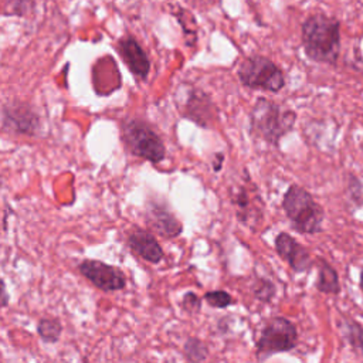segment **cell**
<instances>
[{
	"mask_svg": "<svg viewBox=\"0 0 363 363\" xmlns=\"http://www.w3.org/2000/svg\"><path fill=\"white\" fill-rule=\"evenodd\" d=\"M223 162H224V155H223V153H217V155L214 156V160H213V169H214V172H218V170L221 169Z\"/></svg>",
	"mask_w": 363,
	"mask_h": 363,
	"instance_id": "23",
	"label": "cell"
},
{
	"mask_svg": "<svg viewBox=\"0 0 363 363\" xmlns=\"http://www.w3.org/2000/svg\"><path fill=\"white\" fill-rule=\"evenodd\" d=\"M277 254L291 267V269L296 274L308 272L313 267V259L309 251L299 244L291 234L279 233L274 241Z\"/></svg>",
	"mask_w": 363,
	"mask_h": 363,
	"instance_id": "10",
	"label": "cell"
},
{
	"mask_svg": "<svg viewBox=\"0 0 363 363\" xmlns=\"http://www.w3.org/2000/svg\"><path fill=\"white\" fill-rule=\"evenodd\" d=\"M339 328L347 345L356 353L363 356V325L349 316H343L339 323Z\"/></svg>",
	"mask_w": 363,
	"mask_h": 363,
	"instance_id": "16",
	"label": "cell"
},
{
	"mask_svg": "<svg viewBox=\"0 0 363 363\" xmlns=\"http://www.w3.org/2000/svg\"><path fill=\"white\" fill-rule=\"evenodd\" d=\"M122 140L125 147L136 157L152 163H159L166 156V147L159 133L145 121L129 118L123 121Z\"/></svg>",
	"mask_w": 363,
	"mask_h": 363,
	"instance_id": "4",
	"label": "cell"
},
{
	"mask_svg": "<svg viewBox=\"0 0 363 363\" xmlns=\"http://www.w3.org/2000/svg\"><path fill=\"white\" fill-rule=\"evenodd\" d=\"M37 333L45 343H57L62 333V325L60 319L54 316L41 318L37 323Z\"/></svg>",
	"mask_w": 363,
	"mask_h": 363,
	"instance_id": "17",
	"label": "cell"
},
{
	"mask_svg": "<svg viewBox=\"0 0 363 363\" xmlns=\"http://www.w3.org/2000/svg\"><path fill=\"white\" fill-rule=\"evenodd\" d=\"M316 268H318V278H316V289L322 294L328 295H337L340 292V281L337 271L323 258H316Z\"/></svg>",
	"mask_w": 363,
	"mask_h": 363,
	"instance_id": "15",
	"label": "cell"
},
{
	"mask_svg": "<svg viewBox=\"0 0 363 363\" xmlns=\"http://www.w3.org/2000/svg\"><path fill=\"white\" fill-rule=\"evenodd\" d=\"M182 309L186 311L190 315L200 312V309H201V298L196 292H191V291L186 292L183 295V298H182Z\"/></svg>",
	"mask_w": 363,
	"mask_h": 363,
	"instance_id": "22",
	"label": "cell"
},
{
	"mask_svg": "<svg viewBox=\"0 0 363 363\" xmlns=\"http://www.w3.org/2000/svg\"><path fill=\"white\" fill-rule=\"evenodd\" d=\"M34 7V0H7L4 4V16L23 17L28 14Z\"/></svg>",
	"mask_w": 363,
	"mask_h": 363,
	"instance_id": "21",
	"label": "cell"
},
{
	"mask_svg": "<svg viewBox=\"0 0 363 363\" xmlns=\"http://www.w3.org/2000/svg\"><path fill=\"white\" fill-rule=\"evenodd\" d=\"M9 303V295H7V291H6V282L3 281L1 282V306L6 308Z\"/></svg>",
	"mask_w": 363,
	"mask_h": 363,
	"instance_id": "24",
	"label": "cell"
},
{
	"mask_svg": "<svg viewBox=\"0 0 363 363\" xmlns=\"http://www.w3.org/2000/svg\"><path fill=\"white\" fill-rule=\"evenodd\" d=\"M296 113L275 101L258 98L250 112V133L268 145L278 146L282 136L292 130Z\"/></svg>",
	"mask_w": 363,
	"mask_h": 363,
	"instance_id": "2",
	"label": "cell"
},
{
	"mask_svg": "<svg viewBox=\"0 0 363 363\" xmlns=\"http://www.w3.org/2000/svg\"><path fill=\"white\" fill-rule=\"evenodd\" d=\"M203 299L211 306L217 309H224L228 308L230 305L234 303V299L230 292L223 291V289H216V291H208L204 294Z\"/></svg>",
	"mask_w": 363,
	"mask_h": 363,
	"instance_id": "20",
	"label": "cell"
},
{
	"mask_svg": "<svg viewBox=\"0 0 363 363\" xmlns=\"http://www.w3.org/2000/svg\"><path fill=\"white\" fill-rule=\"evenodd\" d=\"M250 184L251 179H248L245 184H235L230 189V200L235 207L237 218L245 225H252L259 220L262 207V200L258 196L252 199V191L248 189Z\"/></svg>",
	"mask_w": 363,
	"mask_h": 363,
	"instance_id": "12",
	"label": "cell"
},
{
	"mask_svg": "<svg viewBox=\"0 0 363 363\" xmlns=\"http://www.w3.org/2000/svg\"><path fill=\"white\" fill-rule=\"evenodd\" d=\"M306 57L320 64H336L340 51V24L325 14L309 16L301 28Z\"/></svg>",
	"mask_w": 363,
	"mask_h": 363,
	"instance_id": "1",
	"label": "cell"
},
{
	"mask_svg": "<svg viewBox=\"0 0 363 363\" xmlns=\"http://www.w3.org/2000/svg\"><path fill=\"white\" fill-rule=\"evenodd\" d=\"M183 356L193 363L204 362L208 357V347L199 337H189L183 345Z\"/></svg>",
	"mask_w": 363,
	"mask_h": 363,
	"instance_id": "18",
	"label": "cell"
},
{
	"mask_svg": "<svg viewBox=\"0 0 363 363\" xmlns=\"http://www.w3.org/2000/svg\"><path fill=\"white\" fill-rule=\"evenodd\" d=\"M252 292L258 301H261L262 303H269L277 294V286L271 279L258 278L252 288Z\"/></svg>",
	"mask_w": 363,
	"mask_h": 363,
	"instance_id": "19",
	"label": "cell"
},
{
	"mask_svg": "<svg viewBox=\"0 0 363 363\" xmlns=\"http://www.w3.org/2000/svg\"><path fill=\"white\" fill-rule=\"evenodd\" d=\"M174 104L180 116L201 128H211L217 122L218 109L211 96L190 84H180L174 92Z\"/></svg>",
	"mask_w": 363,
	"mask_h": 363,
	"instance_id": "6",
	"label": "cell"
},
{
	"mask_svg": "<svg viewBox=\"0 0 363 363\" xmlns=\"http://www.w3.org/2000/svg\"><path fill=\"white\" fill-rule=\"evenodd\" d=\"M116 50L130 74L135 78L145 81L150 72V60L139 41L133 35L126 34L118 40Z\"/></svg>",
	"mask_w": 363,
	"mask_h": 363,
	"instance_id": "11",
	"label": "cell"
},
{
	"mask_svg": "<svg viewBox=\"0 0 363 363\" xmlns=\"http://www.w3.org/2000/svg\"><path fill=\"white\" fill-rule=\"evenodd\" d=\"M359 286H360V289H362V292H363V269L360 271V277H359Z\"/></svg>",
	"mask_w": 363,
	"mask_h": 363,
	"instance_id": "25",
	"label": "cell"
},
{
	"mask_svg": "<svg viewBox=\"0 0 363 363\" xmlns=\"http://www.w3.org/2000/svg\"><path fill=\"white\" fill-rule=\"evenodd\" d=\"M126 244L133 254H136L138 257L150 264H159L164 257V252L159 241L155 238L152 233L146 230L133 228L128 234Z\"/></svg>",
	"mask_w": 363,
	"mask_h": 363,
	"instance_id": "14",
	"label": "cell"
},
{
	"mask_svg": "<svg viewBox=\"0 0 363 363\" xmlns=\"http://www.w3.org/2000/svg\"><path fill=\"white\" fill-rule=\"evenodd\" d=\"M1 125L6 132L34 136L41 128V121L33 106L26 102L13 101L3 105Z\"/></svg>",
	"mask_w": 363,
	"mask_h": 363,
	"instance_id": "8",
	"label": "cell"
},
{
	"mask_svg": "<svg viewBox=\"0 0 363 363\" xmlns=\"http://www.w3.org/2000/svg\"><path fill=\"white\" fill-rule=\"evenodd\" d=\"M237 77L240 82L250 89L277 94L285 86V75L282 69L264 55H251L245 58L237 69Z\"/></svg>",
	"mask_w": 363,
	"mask_h": 363,
	"instance_id": "5",
	"label": "cell"
},
{
	"mask_svg": "<svg viewBox=\"0 0 363 363\" xmlns=\"http://www.w3.org/2000/svg\"><path fill=\"white\" fill-rule=\"evenodd\" d=\"M79 274L86 278L95 288L104 292L121 291L126 286L125 272L113 265L99 259H84L78 264Z\"/></svg>",
	"mask_w": 363,
	"mask_h": 363,
	"instance_id": "9",
	"label": "cell"
},
{
	"mask_svg": "<svg viewBox=\"0 0 363 363\" xmlns=\"http://www.w3.org/2000/svg\"><path fill=\"white\" fill-rule=\"evenodd\" d=\"M282 208L295 231L301 234L322 231L325 211L306 189L291 184L282 197Z\"/></svg>",
	"mask_w": 363,
	"mask_h": 363,
	"instance_id": "3",
	"label": "cell"
},
{
	"mask_svg": "<svg viewBox=\"0 0 363 363\" xmlns=\"http://www.w3.org/2000/svg\"><path fill=\"white\" fill-rule=\"evenodd\" d=\"M298 345V330L294 322L284 316H274L262 326L257 340V359L264 360L272 354L295 349Z\"/></svg>",
	"mask_w": 363,
	"mask_h": 363,
	"instance_id": "7",
	"label": "cell"
},
{
	"mask_svg": "<svg viewBox=\"0 0 363 363\" xmlns=\"http://www.w3.org/2000/svg\"><path fill=\"white\" fill-rule=\"evenodd\" d=\"M145 220L147 225L163 238H174L183 230L182 223L174 214L166 206L159 203H150L147 206Z\"/></svg>",
	"mask_w": 363,
	"mask_h": 363,
	"instance_id": "13",
	"label": "cell"
}]
</instances>
